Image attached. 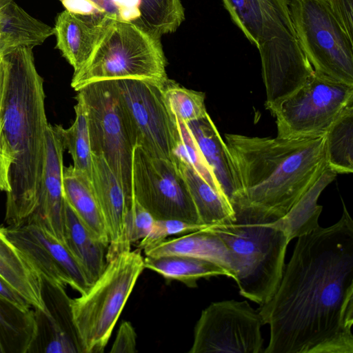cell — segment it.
I'll return each mask as SVG.
<instances>
[{
    "instance_id": "6da1fadb",
    "label": "cell",
    "mask_w": 353,
    "mask_h": 353,
    "mask_svg": "<svg viewBox=\"0 0 353 353\" xmlns=\"http://www.w3.org/2000/svg\"><path fill=\"white\" fill-rule=\"evenodd\" d=\"M298 237L272 297L258 310L270 326L265 353H353V221Z\"/></svg>"
},
{
    "instance_id": "7a4b0ae2",
    "label": "cell",
    "mask_w": 353,
    "mask_h": 353,
    "mask_svg": "<svg viewBox=\"0 0 353 353\" xmlns=\"http://www.w3.org/2000/svg\"><path fill=\"white\" fill-rule=\"evenodd\" d=\"M325 134L299 138L225 134L239 183L233 210L274 221L283 217L327 168Z\"/></svg>"
},
{
    "instance_id": "3957f363",
    "label": "cell",
    "mask_w": 353,
    "mask_h": 353,
    "mask_svg": "<svg viewBox=\"0 0 353 353\" xmlns=\"http://www.w3.org/2000/svg\"><path fill=\"white\" fill-rule=\"evenodd\" d=\"M33 48H19L4 55L8 74L0 112L1 130L13 157L10 190L6 203L8 227L27 223L38 200L47 149L43 79Z\"/></svg>"
},
{
    "instance_id": "277c9868",
    "label": "cell",
    "mask_w": 353,
    "mask_h": 353,
    "mask_svg": "<svg viewBox=\"0 0 353 353\" xmlns=\"http://www.w3.org/2000/svg\"><path fill=\"white\" fill-rule=\"evenodd\" d=\"M234 211L233 221L210 228L232 254L240 294L262 305L279 287L290 241L272 221L246 210Z\"/></svg>"
},
{
    "instance_id": "5b68a950",
    "label": "cell",
    "mask_w": 353,
    "mask_h": 353,
    "mask_svg": "<svg viewBox=\"0 0 353 353\" xmlns=\"http://www.w3.org/2000/svg\"><path fill=\"white\" fill-rule=\"evenodd\" d=\"M166 64L161 40L132 23L111 19L89 59L74 72L71 86L78 91L99 81H165Z\"/></svg>"
},
{
    "instance_id": "8992f818",
    "label": "cell",
    "mask_w": 353,
    "mask_h": 353,
    "mask_svg": "<svg viewBox=\"0 0 353 353\" xmlns=\"http://www.w3.org/2000/svg\"><path fill=\"white\" fill-rule=\"evenodd\" d=\"M140 250L124 251L115 256L86 292L71 299L73 321L83 353L104 351L145 268Z\"/></svg>"
},
{
    "instance_id": "52a82bcc",
    "label": "cell",
    "mask_w": 353,
    "mask_h": 353,
    "mask_svg": "<svg viewBox=\"0 0 353 353\" xmlns=\"http://www.w3.org/2000/svg\"><path fill=\"white\" fill-rule=\"evenodd\" d=\"M299 44L314 72L353 85V40L326 0H287Z\"/></svg>"
},
{
    "instance_id": "ba28073f",
    "label": "cell",
    "mask_w": 353,
    "mask_h": 353,
    "mask_svg": "<svg viewBox=\"0 0 353 353\" xmlns=\"http://www.w3.org/2000/svg\"><path fill=\"white\" fill-rule=\"evenodd\" d=\"M114 81L133 146L139 145L152 156L172 161L179 132L177 121L163 97L165 81L123 79Z\"/></svg>"
},
{
    "instance_id": "9c48e42d",
    "label": "cell",
    "mask_w": 353,
    "mask_h": 353,
    "mask_svg": "<svg viewBox=\"0 0 353 353\" xmlns=\"http://www.w3.org/2000/svg\"><path fill=\"white\" fill-rule=\"evenodd\" d=\"M87 111L91 150L102 156L132 201L131 142L114 80L90 83L78 91Z\"/></svg>"
},
{
    "instance_id": "30bf717a",
    "label": "cell",
    "mask_w": 353,
    "mask_h": 353,
    "mask_svg": "<svg viewBox=\"0 0 353 353\" xmlns=\"http://www.w3.org/2000/svg\"><path fill=\"white\" fill-rule=\"evenodd\" d=\"M352 103L353 85L314 71L270 112L276 118L278 137H318L325 134Z\"/></svg>"
},
{
    "instance_id": "8fae6325",
    "label": "cell",
    "mask_w": 353,
    "mask_h": 353,
    "mask_svg": "<svg viewBox=\"0 0 353 353\" xmlns=\"http://www.w3.org/2000/svg\"><path fill=\"white\" fill-rule=\"evenodd\" d=\"M133 197L155 220L178 219L201 224L189 190L176 165L135 145L132 153Z\"/></svg>"
},
{
    "instance_id": "7c38bea8",
    "label": "cell",
    "mask_w": 353,
    "mask_h": 353,
    "mask_svg": "<svg viewBox=\"0 0 353 353\" xmlns=\"http://www.w3.org/2000/svg\"><path fill=\"white\" fill-rule=\"evenodd\" d=\"M263 325L259 310L247 301L212 303L196 323L189 352H263Z\"/></svg>"
},
{
    "instance_id": "4fadbf2b",
    "label": "cell",
    "mask_w": 353,
    "mask_h": 353,
    "mask_svg": "<svg viewBox=\"0 0 353 353\" xmlns=\"http://www.w3.org/2000/svg\"><path fill=\"white\" fill-rule=\"evenodd\" d=\"M9 239L25 254L42 278L81 294L91 286L88 278L67 246L39 225L7 227Z\"/></svg>"
},
{
    "instance_id": "5bb4252c",
    "label": "cell",
    "mask_w": 353,
    "mask_h": 353,
    "mask_svg": "<svg viewBox=\"0 0 353 353\" xmlns=\"http://www.w3.org/2000/svg\"><path fill=\"white\" fill-rule=\"evenodd\" d=\"M65 288L42 278L46 311L33 309L36 332L27 353H83Z\"/></svg>"
},
{
    "instance_id": "9a60e30c",
    "label": "cell",
    "mask_w": 353,
    "mask_h": 353,
    "mask_svg": "<svg viewBox=\"0 0 353 353\" xmlns=\"http://www.w3.org/2000/svg\"><path fill=\"white\" fill-rule=\"evenodd\" d=\"M61 127L48 125L46 159L38 200L26 223L40 225L65 244V200L63 188L65 148Z\"/></svg>"
},
{
    "instance_id": "2e32d148",
    "label": "cell",
    "mask_w": 353,
    "mask_h": 353,
    "mask_svg": "<svg viewBox=\"0 0 353 353\" xmlns=\"http://www.w3.org/2000/svg\"><path fill=\"white\" fill-rule=\"evenodd\" d=\"M108 18L132 23L161 40L185 20L181 0H91Z\"/></svg>"
},
{
    "instance_id": "e0dca14e",
    "label": "cell",
    "mask_w": 353,
    "mask_h": 353,
    "mask_svg": "<svg viewBox=\"0 0 353 353\" xmlns=\"http://www.w3.org/2000/svg\"><path fill=\"white\" fill-rule=\"evenodd\" d=\"M92 183L108 232V263L125 251L124 236L131 201L105 159L93 153Z\"/></svg>"
},
{
    "instance_id": "ac0fdd59",
    "label": "cell",
    "mask_w": 353,
    "mask_h": 353,
    "mask_svg": "<svg viewBox=\"0 0 353 353\" xmlns=\"http://www.w3.org/2000/svg\"><path fill=\"white\" fill-rule=\"evenodd\" d=\"M111 18L83 16L65 10L59 12L53 27L55 48L79 71L89 59Z\"/></svg>"
},
{
    "instance_id": "d6986e66",
    "label": "cell",
    "mask_w": 353,
    "mask_h": 353,
    "mask_svg": "<svg viewBox=\"0 0 353 353\" xmlns=\"http://www.w3.org/2000/svg\"><path fill=\"white\" fill-rule=\"evenodd\" d=\"M185 123L223 193L232 206L239 193V183L226 144L215 124L208 113Z\"/></svg>"
},
{
    "instance_id": "ffe728a7",
    "label": "cell",
    "mask_w": 353,
    "mask_h": 353,
    "mask_svg": "<svg viewBox=\"0 0 353 353\" xmlns=\"http://www.w3.org/2000/svg\"><path fill=\"white\" fill-rule=\"evenodd\" d=\"M145 256H159L180 254L212 262L234 279V269L232 254L221 239L210 227L204 228L177 238L165 239L144 250Z\"/></svg>"
},
{
    "instance_id": "44dd1931",
    "label": "cell",
    "mask_w": 353,
    "mask_h": 353,
    "mask_svg": "<svg viewBox=\"0 0 353 353\" xmlns=\"http://www.w3.org/2000/svg\"><path fill=\"white\" fill-rule=\"evenodd\" d=\"M0 276L18 292L33 309L46 311L42 299V278L25 254L0 226Z\"/></svg>"
},
{
    "instance_id": "7402d4cb",
    "label": "cell",
    "mask_w": 353,
    "mask_h": 353,
    "mask_svg": "<svg viewBox=\"0 0 353 353\" xmlns=\"http://www.w3.org/2000/svg\"><path fill=\"white\" fill-rule=\"evenodd\" d=\"M52 35L53 27L31 16L13 0L0 9V54L33 48Z\"/></svg>"
},
{
    "instance_id": "603a6c76",
    "label": "cell",
    "mask_w": 353,
    "mask_h": 353,
    "mask_svg": "<svg viewBox=\"0 0 353 353\" xmlns=\"http://www.w3.org/2000/svg\"><path fill=\"white\" fill-rule=\"evenodd\" d=\"M63 188L65 200L81 221L95 238L109 245L108 232L90 179L72 165L64 167Z\"/></svg>"
},
{
    "instance_id": "cb8c5ba5",
    "label": "cell",
    "mask_w": 353,
    "mask_h": 353,
    "mask_svg": "<svg viewBox=\"0 0 353 353\" xmlns=\"http://www.w3.org/2000/svg\"><path fill=\"white\" fill-rule=\"evenodd\" d=\"M65 245L79 263L92 285L106 267L108 245L93 236L66 201Z\"/></svg>"
},
{
    "instance_id": "d4e9b609",
    "label": "cell",
    "mask_w": 353,
    "mask_h": 353,
    "mask_svg": "<svg viewBox=\"0 0 353 353\" xmlns=\"http://www.w3.org/2000/svg\"><path fill=\"white\" fill-rule=\"evenodd\" d=\"M174 163L185 180L201 225L210 227L234 220V211L225 196L213 188L190 165L182 161Z\"/></svg>"
},
{
    "instance_id": "484cf974",
    "label": "cell",
    "mask_w": 353,
    "mask_h": 353,
    "mask_svg": "<svg viewBox=\"0 0 353 353\" xmlns=\"http://www.w3.org/2000/svg\"><path fill=\"white\" fill-rule=\"evenodd\" d=\"M337 174L327 166L318 179L282 218L272 221L283 230L289 241L308 234L319 226V218L322 206L317 201L323 190Z\"/></svg>"
},
{
    "instance_id": "4316f807",
    "label": "cell",
    "mask_w": 353,
    "mask_h": 353,
    "mask_svg": "<svg viewBox=\"0 0 353 353\" xmlns=\"http://www.w3.org/2000/svg\"><path fill=\"white\" fill-rule=\"evenodd\" d=\"M144 267L167 279L179 281L190 288L196 287V281L200 279L228 276L224 269L212 262L180 254L146 256Z\"/></svg>"
},
{
    "instance_id": "83f0119b",
    "label": "cell",
    "mask_w": 353,
    "mask_h": 353,
    "mask_svg": "<svg viewBox=\"0 0 353 353\" xmlns=\"http://www.w3.org/2000/svg\"><path fill=\"white\" fill-rule=\"evenodd\" d=\"M35 332L33 308L23 311L0 296V353H27Z\"/></svg>"
},
{
    "instance_id": "f1b7e54d",
    "label": "cell",
    "mask_w": 353,
    "mask_h": 353,
    "mask_svg": "<svg viewBox=\"0 0 353 353\" xmlns=\"http://www.w3.org/2000/svg\"><path fill=\"white\" fill-rule=\"evenodd\" d=\"M325 162L336 174L353 172V103L348 105L325 134Z\"/></svg>"
},
{
    "instance_id": "f546056e",
    "label": "cell",
    "mask_w": 353,
    "mask_h": 353,
    "mask_svg": "<svg viewBox=\"0 0 353 353\" xmlns=\"http://www.w3.org/2000/svg\"><path fill=\"white\" fill-rule=\"evenodd\" d=\"M75 99L74 121L67 129L61 127L63 145L72 157L74 169L85 174L92 181V152L87 111L81 99L78 95Z\"/></svg>"
},
{
    "instance_id": "4dcf8cb0",
    "label": "cell",
    "mask_w": 353,
    "mask_h": 353,
    "mask_svg": "<svg viewBox=\"0 0 353 353\" xmlns=\"http://www.w3.org/2000/svg\"><path fill=\"white\" fill-rule=\"evenodd\" d=\"M163 94L168 110L176 120L188 123L208 114L202 92L181 87L168 79L163 84Z\"/></svg>"
},
{
    "instance_id": "1f68e13d",
    "label": "cell",
    "mask_w": 353,
    "mask_h": 353,
    "mask_svg": "<svg viewBox=\"0 0 353 353\" xmlns=\"http://www.w3.org/2000/svg\"><path fill=\"white\" fill-rule=\"evenodd\" d=\"M176 121L179 140L173 151L172 161H182L190 165L213 188L225 196L186 123L179 120Z\"/></svg>"
},
{
    "instance_id": "d6a6232c",
    "label": "cell",
    "mask_w": 353,
    "mask_h": 353,
    "mask_svg": "<svg viewBox=\"0 0 353 353\" xmlns=\"http://www.w3.org/2000/svg\"><path fill=\"white\" fill-rule=\"evenodd\" d=\"M152 216L133 197L127 216L124 250H130L132 243L145 238L154 221Z\"/></svg>"
},
{
    "instance_id": "836d02e7",
    "label": "cell",
    "mask_w": 353,
    "mask_h": 353,
    "mask_svg": "<svg viewBox=\"0 0 353 353\" xmlns=\"http://www.w3.org/2000/svg\"><path fill=\"white\" fill-rule=\"evenodd\" d=\"M207 227L178 219L154 220L150 232L141 239L138 248L145 250L157 245L168 236L189 233Z\"/></svg>"
},
{
    "instance_id": "e575fe53",
    "label": "cell",
    "mask_w": 353,
    "mask_h": 353,
    "mask_svg": "<svg viewBox=\"0 0 353 353\" xmlns=\"http://www.w3.org/2000/svg\"><path fill=\"white\" fill-rule=\"evenodd\" d=\"M332 12L353 40V0H326Z\"/></svg>"
},
{
    "instance_id": "d590c367",
    "label": "cell",
    "mask_w": 353,
    "mask_h": 353,
    "mask_svg": "<svg viewBox=\"0 0 353 353\" xmlns=\"http://www.w3.org/2000/svg\"><path fill=\"white\" fill-rule=\"evenodd\" d=\"M13 157L1 130L0 120V192L10 190V170Z\"/></svg>"
},
{
    "instance_id": "8d00e7d4",
    "label": "cell",
    "mask_w": 353,
    "mask_h": 353,
    "mask_svg": "<svg viewBox=\"0 0 353 353\" xmlns=\"http://www.w3.org/2000/svg\"><path fill=\"white\" fill-rule=\"evenodd\" d=\"M136 352V333L129 321L123 322L110 350L111 353H132Z\"/></svg>"
},
{
    "instance_id": "74e56055",
    "label": "cell",
    "mask_w": 353,
    "mask_h": 353,
    "mask_svg": "<svg viewBox=\"0 0 353 353\" xmlns=\"http://www.w3.org/2000/svg\"><path fill=\"white\" fill-rule=\"evenodd\" d=\"M65 10L74 14L105 18L106 17L97 6L91 0H59Z\"/></svg>"
},
{
    "instance_id": "f35d334b",
    "label": "cell",
    "mask_w": 353,
    "mask_h": 353,
    "mask_svg": "<svg viewBox=\"0 0 353 353\" xmlns=\"http://www.w3.org/2000/svg\"><path fill=\"white\" fill-rule=\"evenodd\" d=\"M0 296L6 299L23 311H29L32 309L28 302L1 276Z\"/></svg>"
},
{
    "instance_id": "ab89813d",
    "label": "cell",
    "mask_w": 353,
    "mask_h": 353,
    "mask_svg": "<svg viewBox=\"0 0 353 353\" xmlns=\"http://www.w3.org/2000/svg\"><path fill=\"white\" fill-rule=\"evenodd\" d=\"M8 74V61L6 56L0 54V112L4 99Z\"/></svg>"
},
{
    "instance_id": "60d3db41",
    "label": "cell",
    "mask_w": 353,
    "mask_h": 353,
    "mask_svg": "<svg viewBox=\"0 0 353 353\" xmlns=\"http://www.w3.org/2000/svg\"><path fill=\"white\" fill-rule=\"evenodd\" d=\"M10 1H12V0H0V9L4 6L6 5L7 3L10 2Z\"/></svg>"
}]
</instances>
